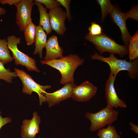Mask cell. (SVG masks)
Returning <instances> with one entry per match:
<instances>
[{"mask_svg":"<svg viewBox=\"0 0 138 138\" xmlns=\"http://www.w3.org/2000/svg\"><path fill=\"white\" fill-rule=\"evenodd\" d=\"M84 62V59L77 55L72 54L57 59L40 61L42 64L48 65L59 71L61 75L60 83L62 84L74 82L75 70Z\"/></svg>","mask_w":138,"mask_h":138,"instance_id":"obj_1","label":"cell"},{"mask_svg":"<svg viewBox=\"0 0 138 138\" xmlns=\"http://www.w3.org/2000/svg\"><path fill=\"white\" fill-rule=\"evenodd\" d=\"M91 60H96L107 63L110 67V72L116 76L120 71H127L128 75L131 79H135L138 76V60L137 58L132 61H127L125 60L119 59L110 53V56L105 57L97 52L91 56Z\"/></svg>","mask_w":138,"mask_h":138,"instance_id":"obj_2","label":"cell"},{"mask_svg":"<svg viewBox=\"0 0 138 138\" xmlns=\"http://www.w3.org/2000/svg\"><path fill=\"white\" fill-rule=\"evenodd\" d=\"M85 39L94 45L100 55L107 52L113 54H117L122 57L128 54V46L118 44L104 33L96 36L87 34Z\"/></svg>","mask_w":138,"mask_h":138,"instance_id":"obj_3","label":"cell"},{"mask_svg":"<svg viewBox=\"0 0 138 138\" xmlns=\"http://www.w3.org/2000/svg\"><path fill=\"white\" fill-rule=\"evenodd\" d=\"M118 114V111L106 107L96 113L88 112L85 116L91 122L90 131L94 132L111 125L117 120Z\"/></svg>","mask_w":138,"mask_h":138,"instance_id":"obj_4","label":"cell"},{"mask_svg":"<svg viewBox=\"0 0 138 138\" xmlns=\"http://www.w3.org/2000/svg\"><path fill=\"white\" fill-rule=\"evenodd\" d=\"M20 37H17L14 35L8 36L7 38L8 47L12 52L15 64L24 66L29 71L40 72L35 60L18 49V45L20 43Z\"/></svg>","mask_w":138,"mask_h":138,"instance_id":"obj_5","label":"cell"},{"mask_svg":"<svg viewBox=\"0 0 138 138\" xmlns=\"http://www.w3.org/2000/svg\"><path fill=\"white\" fill-rule=\"evenodd\" d=\"M14 70L17 76L19 77L22 82L23 93L31 95L33 92H35L39 96L40 105H41L43 102H45V91L51 88V86L49 85H41L37 83L30 75L22 70H19L16 67Z\"/></svg>","mask_w":138,"mask_h":138,"instance_id":"obj_6","label":"cell"},{"mask_svg":"<svg viewBox=\"0 0 138 138\" xmlns=\"http://www.w3.org/2000/svg\"><path fill=\"white\" fill-rule=\"evenodd\" d=\"M34 4V2L33 0H21L15 4L17 9L16 23L22 31H24L28 25L32 22L31 13Z\"/></svg>","mask_w":138,"mask_h":138,"instance_id":"obj_7","label":"cell"},{"mask_svg":"<svg viewBox=\"0 0 138 138\" xmlns=\"http://www.w3.org/2000/svg\"><path fill=\"white\" fill-rule=\"evenodd\" d=\"M116 77V76L110 72L105 84L107 107L113 108L118 107L126 108L127 106L126 103L119 97L115 89L114 84Z\"/></svg>","mask_w":138,"mask_h":138,"instance_id":"obj_8","label":"cell"},{"mask_svg":"<svg viewBox=\"0 0 138 138\" xmlns=\"http://www.w3.org/2000/svg\"><path fill=\"white\" fill-rule=\"evenodd\" d=\"M76 85L74 82L65 84L62 88L52 93L46 92L45 102L51 107L60 102L72 97L73 90Z\"/></svg>","mask_w":138,"mask_h":138,"instance_id":"obj_9","label":"cell"},{"mask_svg":"<svg viewBox=\"0 0 138 138\" xmlns=\"http://www.w3.org/2000/svg\"><path fill=\"white\" fill-rule=\"evenodd\" d=\"M52 30L60 36H62L66 30L65 21L66 18L65 11L60 7L50 10L49 13Z\"/></svg>","mask_w":138,"mask_h":138,"instance_id":"obj_10","label":"cell"},{"mask_svg":"<svg viewBox=\"0 0 138 138\" xmlns=\"http://www.w3.org/2000/svg\"><path fill=\"white\" fill-rule=\"evenodd\" d=\"M97 90L96 87L89 81H86L76 86L73 90L71 97L77 101H88L95 95Z\"/></svg>","mask_w":138,"mask_h":138,"instance_id":"obj_11","label":"cell"},{"mask_svg":"<svg viewBox=\"0 0 138 138\" xmlns=\"http://www.w3.org/2000/svg\"><path fill=\"white\" fill-rule=\"evenodd\" d=\"M32 115L31 120L25 119L23 121L20 134L22 138H35L36 134L40 131L39 125L41 122L40 117L36 111Z\"/></svg>","mask_w":138,"mask_h":138,"instance_id":"obj_12","label":"cell"},{"mask_svg":"<svg viewBox=\"0 0 138 138\" xmlns=\"http://www.w3.org/2000/svg\"><path fill=\"white\" fill-rule=\"evenodd\" d=\"M110 14L113 21L120 30L122 39L125 45L128 46L131 36L126 27V20L127 18L125 13L122 12L117 7H114Z\"/></svg>","mask_w":138,"mask_h":138,"instance_id":"obj_13","label":"cell"},{"mask_svg":"<svg viewBox=\"0 0 138 138\" xmlns=\"http://www.w3.org/2000/svg\"><path fill=\"white\" fill-rule=\"evenodd\" d=\"M46 49L44 61L55 59L63 56V50L59 45L57 36L53 35L49 37L45 47Z\"/></svg>","mask_w":138,"mask_h":138,"instance_id":"obj_14","label":"cell"},{"mask_svg":"<svg viewBox=\"0 0 138 138\" xmlns=\"http://www.w3.org/2000/svg\"><path fill=\"white\" fill-rule=\"evenodd\" d=\"M47 40V35L43 28L39 26H37L34 54L38 53L41 59L42 58L43 49L45 47Z\"/></svg>","mask_w":138,"mask_h":138,"instance_id":"obj_15","label":"cell"},{"mask_svg":"<svg viewBox=\"0 0 138 138\" xmlns=\"http://www.w3.org/2000/svg\"><path fill=\"white\" fill-rule=\"evenodd\" d=\"M35 4L37 6L40 14V21L39 26L43 28L49 34L52 32L49 13L47 12V9L44 7L43 4L35 1Z\"/></svg>","mask_w":138,"mask_h":138,"instance_id":"obj_16","label":"cell"},{"mask_svg":"<svg viewBox=\"0 0 138 138\" xmlns=\"http://www.w3.org/2000/svg\"><path fill=\"white\" fill-rule=\"evenodd\" d=\"M129 57L130 61H133L138 57V30L131 36L128 46Z\"/></svg>","mask_w":138,"mask_h":138,"instance_id":"obj_17","label":"cell"},{"mask_svg":"<svg viewBox=\"0 0 138 138\" xmlns=\"http://www.w3.org/2000/svg\"><path fill=\"white\" fill-rule=\"evenodd\" d=\"M8 49L7 40L5 38L0 39V61L4 64L8 63L13 60Z\"/></svg>","mask_w":138,"mask_h":138,"instance_id":"obj_18","label":"cell"},{"mask_svg":"<svg viewBox=\"0 0 138 138\" xmlns=\"http://www.w3.org/2000/svg\"><path fill=\"white\" fill-rule=\"evenodd\" d=\"M98 130L97 135L99 138H121L115 126L111 125H108L106 128H101Z\"/></svg>","mask_w":138,"mask_h":138,"instance_id":"obj_19","label":"cell"},{"mask_svg":"<svg viewBox=\"0 0 138 138\" xmlns=\"http://www.w3.org/2000/svg\"><path fill=\"white\" fill-rule=\"evenodd\" d=\"M36 27L32 22L28 25L25 29V37L28 45H30L35 42Z\"/></svg>","mask_w":138,"mask_h":138,"instance_id":"obj_20","label":"cell"},{"mask_svg":"<svg viewBox=\"0 0 138 138\" xmlns=\"http://www.w3.org/2000/svg\"><path fill=\"white\" fill-rule=\"evenodd\" d=\"M96 2L100 6L101 9L102 16L101 20L102 22L107 15L111 13L114 7L109 0H97Z\"/></svg>","mask_w":138,"mask_h":138,"instance_id":"obj_21","label":"cell"},{"mask_svg":"<svg viewBox=\"0 0 138 138\" xmlns=\"http://www.w3.org/2000/svg\"><path fill=\"white\" fill-rule=\"evenodd\" d=\"M17 76L15 72L10 71V69L5 68L4 64L0 61V80H3L10 83L14 78Z\"/></svg>","mask_w":138,"mask_h":138,"instance_id":"obj_22","label":"cell"},{"mask_svg":"<svg viewBox=\"0 0 138 138\" xmlns=\"http://www.w3.org/2000/svg\"><path fill=\"white\" fill-rule=\"evenodd\" d=\"M35 1L44 4L46 9L52 10L59 7L61 5L60 3L55 0H35Z\"/></svg>","mask_w":138,"mask_h":138,"instance_id":"obj_23","label":"cell"},{"mask_svg":"<svg viewBox=\"0 0 138 138\" xmlns=\"http://www.w3.org/2000/svg\"><path fill=\"white\" fill-rule=\"evenodd\" d=\"M91 25L88 28V34L91 36L99 35L102 33V28L101 26L94 21L91 23Z\"/></svg>","mask_w":138,"mask_h":138,"instance_id":"obj_24","label":"cell"},{"mask_svg":"<svg viewBox=\"0 0 138 138\" xmlns=\"http://www.w3.org/2000/svg\"><path fill=\"white\" fill-rule=\"evenodd\" d=\"M61 5L64 7L66 9V18L69 22H70L72 19V17L71 14V9L70 4L71 2V0H57Z\"/></svg>","mask_w":138,"mask_h":138,"instance_id":"obj_25","label":"cell"},{"mask_svg":"<svg viewBox=\"0 0 138 138\" xmlns=\"http://www.w3.org/2000/svg\"><path fill=\"white\" fill-rule=\"evenodd\" d=\"M137 5H136L131 7L130 10L125 13L127 18H131L138 21V9Z\"/></svg>","mask_w":138,"mask_h":138,"instance_id":"obj_26","label":"cell"},{"mask_svg":"<svg viewBox=\"0 0 138 138\" xmlns=\"http://www.w3.org/2000/svg\"><path fill=\"white\" fill-rule=\"evenodd\" d=\"M12 121V119L10 118L7 117L3 118L0 115V130L4 125Z\"/></svg>","mask_w":138,"mask_h":138,"instance_id":"obj_27","label":"cell"},{"mask_svg":"<svg viewBox=\"0 0 138 138\" xmlns=\"http://www.w3.org/2000/svg\"><path fill=\"white\" fill-rule=\"evenodd\" d=\"M21 0H0V3L2 4H8L10 5L16 4Z\"/></svg>","mask_w":138,"mask_h":138,"instance_id":"obj_28","label":"cell"},{"mask_svg":"<svg viewBox=\"0 0 138 138\" xmlns=\"http://www.w3.org/2000/svg\"><path fill=\"white\" fill-rule=\"evenodd\" d=\"M129 124L131 126L130 129L134 131L135 133L137 134H138V126L132 122H131Z\"/></svg>","mask_w":138,"mask_h":138,"instance_id":"obj_29","label":"cell"},{"mask_svg":"<svg viewBox=\"0 0 138 138\" xmlns=\"http://www.w3.org/2000/svg\"><path fill=\"white\" fill-rule=\"evenodd\" d=\"M6 12V11L4 8L0 7V17L5 14Z\"/></svg>","mask_w":138,"mask_h":138,"instance_id":"obj_30","label":"cell"},{"mask_svg":"<svg viewBox=\"0 0 138 138\" xmlns=\"http://www.w3.org/2000/svg\"><path fill=\"white\" fill-rule=\"evenodd\" d=\"M37 138H41L39 137H37Z\"/></svg>","mask_w":138,"mask_h":138,"instance_id":"obj_31","label":"cell"}]
</instances>
